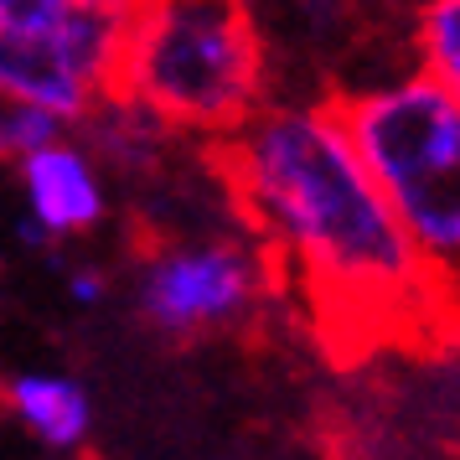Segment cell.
<instances>
[{"mask_svg": "<svg viewBox=\"0 0 460 460\" xmlns=\"http://www.w3.org/2000/svg\"><path fill=\"white\" fill-rule=\"evenodd\" d=\"M5 409L16 414L26 435L52 450H78L93 435V398L73 373L58 367H26L5 383Z\"/></svg>", "mask_w": 460, "mask_h": 460, "instance_id": "7", "label": "cell"}, {"mask_svg": "<svg viewBox=\"0 0 460 460\" xmlns=\"http://www.w3.org/2000/svg\"><path fill=\"white\" fill-rule=\"evenodd\" d=\"M67 0H0V22H47Z\"/></svg>", "mask_w": 460, "mask_h": 460, "instance_id": "11", "label": "cell"}, {"mask_svg": "<svg viewBox=\"0 0 460 460\" xmlns=\"http://www.w3.org/2000/svg\"><path fill=\"white\" fill-rule=\"evenodd\" d=\"M135 0H67L47 22H0V104H31L78 125L114 93Z\"/></svg>", "mask_w": 460, "mask_h": 460, "instance_id": "4", "label": "cell"}, {"mask_svg": "<svg viewBox=\"0 0 460 460\" xmlns=\"http://www.w3.org/2000/svg\"><path fill=\"white\" fill-rule=\"evenodd\" d=\"M63 119L47 114V109H31V104H0V155L5 161H22L26 150L47 146L63 135Z\"/></svg>", "mask_w": 460, "mask_h": 460, "instance_id": "9", "label": "cell"}, {"mask_svg": "<svg viewBox=\"0 0 460 460\" xmlns=\"http://www.w3.org/2000/svg\"><path fill=\"white\" fill-rule=\"evenodd\" d=\"M114 93L171 135L223 140L270 99V37L253 0H135Z\"/></svg>", "mask_w": 460, "mask_h": 460, "instance_id": "2", "label": "cell"}, {"mask_svg": "<svg viewBox=\"0 0 460 460\" xmlns=\"http://www.w3.org/2000/svg\"><path fill=\"white\" fill-rule=\"evenodd\" d=\"M419 73L460 88V0H429L414 22Z\"/></svg>", "mask_w": 460, "mask_h": 460, "instance_id": "8", "label": "cell"}, {"mask_svg": "<svg viewBox=\"0 0 460 460\" xmlns=\"http://www.w3.org/2000/svg\"><path fill=\"white\" fill-rule=\"evenodd\" d=\"M26 202V238L31 243H58V238H84L109 217V187L104 161L84 146L67 140V129L47 146L26 150L16 161Z\"/></svg>", "mask_w": 460, "mask_h": 460, "instance_id": "6", "label": "cell"}, {"mask_svg": "<svg viewBox=\"0 0 460 460\" xmlns=\"http://www.w3.org/2000/svg\"><path fill=\"white\" fill-rule=\"evenodd\" d=\"M336 114L403 233L450 279L460 259V88L403 73L347 93Z\"/></svg>", "mask_w": 460, "mask_h": 460, "instance_id": "3", "label": "cell"}, {"mask_svg": "<svg viewBox=\"0 0 460 460\" xmlns=\"http://www.w3.org/2000/svg\"><path fill=\"white\" fill-rule=\"evenodd\" d=\"M109 295V279L99 270H73L67 274V300H73V305H99V300H104Z\"/></svg>", "mask_w": 460, "mask_h": 460, "instance_id": "10", "label": "cell"}, {"mask_svg": "<svg viewBox=\"0 0 460 460\" xmlns=\"http://www.w3.org/2000/svg\"><path fill=\"white\" fill-rule=\"evenodd\" d=\"M253 5H259V0H253Z\"/></svg>", "mask_w": 460, "mask_h": 460, "instance_id": "12", "label": "cell"}, {"mask_svg": "<svg viewBox=\"0 0 460 460\" xmlns=\"http://www.w3.org/2000/svg\"><path fill=\"white\" fill-rule=\"evenodd\" d=\"M279 285L264 243L243 233L171 238L135 274V305L166 336H212L243 326Z\"/></svg>", "mask_w": 460, "mask_h": 460, "instance_id": "5", "label": "cell"}, {"mask_svg": "<svg viewBox=\"0 0 460 460\" xmlns=\"http://www.w3.org/2000/svg\"><path fill=\"white\" fill-rule=\"evenodd\" d=\"M217 176L274 274L311 300L326 332L377 347L445 326L450 279L373 187L336 104L264 99L217 140Z\"/></svg>", "mask_w": 460, "mask_h": 460, "instance_id": "1", "label": "cell"}]
</instances>
